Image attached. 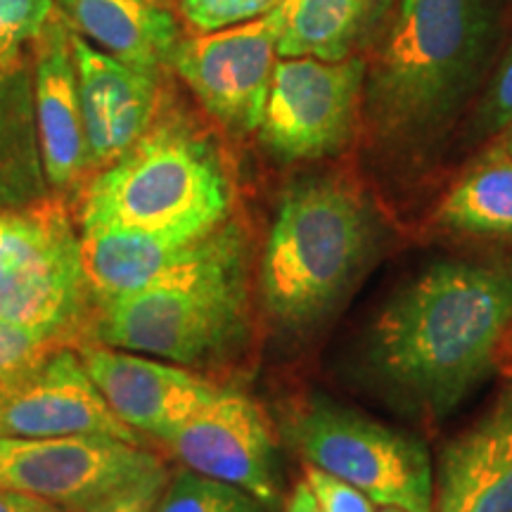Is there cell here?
<instances>
[{
    "label": "cell",
    "mask_w": 512,
    "mask_h": 512,
    "mask_svg": "<svg viewBox=\"0 0 512 512\" xmlns=\"http://www.w3.org/2000/svg\"><path fill=\"white\" fill-rule=\"evenodd\" d=\"M510 328V266L434 261L368 320L354 347V373L392 411L444 420L494 375Z\"/></svg>",
    "instance_id": "obj_1"
},
{
    "label": "cell",
    "mask_w": 512,
    "mask_h": 512,
    "mask_svg": "<svg viewBox=\"0 0 512 512\" xmlns=\"http://www.w3.org/2000/svg\"><path fill=\"white\" fill-rule=\"evenodd\" d=\"M380 252V228L354 190L337 181L292 185L275 211L259 292L278 328L325 323Z\"/></svg>",
    "instance_id": "obj_2"
},
{
    "label": "cell",
    "mask_w": 512,
    "mask_h": 512,
    "mask_svg": "<svg viewBox=\"0 0 512 512\" xmlns=\"http://www.w3.org/2000/svg\"><path fill=\"white\" fill-rule=\"evenodd\" d=\"M230 181L216 147L181 119H162L98 171L81 204V230L117 228L197 238L228 219Z\"/></svg>",
    "instance_id": "obj_3"
},
{
    "label": "cell",
    "mask_w": 512,
    "mask_h": 512,
    "mask_svg": "<svg viewBox=\"0 0 512 512\" xmlns=\"http://www.w3.org/2000/svg\"><path fill=\"white\" fill-rule=\"evenodd\" d=\"M486 0H401L368 79L377 136L415 140L456 110L482 60Z\"/></svg>",
    "instance_id": "obj_4"
},
{
    "label": "cell",
    "mask_w": 512,
    "mask_h": 512,
    "mask_svg": "<svg viewBox=\"0 0 512 512\" xmlns=\"http://www.w3.org/2000/svg\"><path fill=\"white\" fill-rule=\"evenodd\" d=\"M247 247L192 278L98 304L93 342L204 366L238 347L247 332Z\"/></svg>",
    "instance_id": "obj_5"
},
{
    "label": "cell",
    "mask_w": 512,
    "mask_h": 512,
    "mask_svg": "<svg viewBox=\"0 0 512 512\" xmlns=\"http://www.w3.org/2000/svg\"><path fill=\"white\" fill-rule=\"evenodd\" d=\"M285 432L306 463L354 484L380 508L434 512V460L415 434L325 394L306 399Z\"/></svg>",
    "instance_id": "obj_6"
},
{
    "label": "cell",
    "mask_w": 512,
    "mask_h": 512,
    "mask_svg": "<svg viewBox=\"0 0 512 512\" xmlns=\"http://www.w3.org/2000/svg\"><path fill=\"white\" fill-rule=\"evenodd\" d=\"M93 304L81 233L67 209L60 202L0 207V313L76 347Z\"/></svg>",
    "instance_id": "obj_7"
},
{
    "label": "cell",
    "mask_w": 512,
    "mask_h": 512,
    "mask_svg": "<svg viewBox=\"0 0 512 512\" xmlns=\"http://www.w3.org/2000/svg\"><path fill=\"white\" fill-rule=\"evenodd\" d=\"M164 460L145 444L110 437H0V491L86 512Z\"/></svg>",
    "instance_id": "obj_8"
},
{
    "label": "cell",
    "mask_w": 512,
    "mask_h": 512,
    "mask_svg": "<svg viewBox=\"0 0 512 512\" xmlns=\"http://www.w3.org/2000/svg\"><path fill=\"white\" fill-rule=\"evenodd\" d=\"M366 62L283 57L275 62L259 136L275 157L306 162L332 155L354 131Z\"/></svg>",
    "instance_id": "obj_9"
},
{
    "label": "cell",
    "mask_w": 512,
    "mask_h": 512,
    "mask_svg": "<svg viewBox=\"0 0 512 512\" xmlns=\"http://www.w3.org/2000/svg\"><path fill=\"white\" fill-rule=\"evenodd\" d=\"M278 31V10H271L252 22L178 41L169 64L211 117L235 133L256 131L278 62Z\"/></svg>",
    "instance_id": "obj_10"
},
{
    "label": "cell",
    "mask_w": 512,
    "mask_h": 512,
    "mask_svg": "<svg viewBox=\"0 0 512 512\" xmlns=\"http://www.w3.org/2000/svg\"><path fill=\"white\" fill-rule=\"evenodd\" d=\"M164 444L188 470L278 505V448L264 411L247 394L219 387Z\"/></svg>",
    "instance_id": "obj_11"
},
{
    "label": "cell",
    "mask_w": 512,
    "mask_h": 512,
    "mask_svg": "<svg viewBox=\"0 0 512 512\" xmlns=\"http://www.w3.org/2000/svg\"><path fill=\"white\" fill-rule=\"evenodd\" d=\"M0 437H110L143 444L112 411L72 344L0 384Z\"/></svg>",
    "instance_id": "obj_12"
},
{
    "label": "cell",
    "mask_w": 512,
    "mask_h": 512,
    "mask_svg": "<svg viewBox=\"0 0 512 512\" xmlns=\"http://www.w3.org/2000/svg\"><path fill=\"white\" fill-rule=\"evenodd\" d=\"M242 247H247L245 233L235 223H223L197 238L117 228L81 230L83 264L95 304L192 278Z\"/></svg>",
    "instance_id": "obj_13"
},
{
    "label": "cell",
    "mask_w": 512,
    "mask_h": 512,
    "mask_svg": "<svg viewBox=\"0 0 512 512\" xmlns=\"http://www.w3.org/2000/svg\"><path fill=\"white\" fill-rule=\"evenodd\" d=\"M76 351L112 411L140 437L164 441L219 389L195 370L155 356L100 342H79Z\"/></svg>",
    "instance_id": "obj_14"
},
{
    "label": "cell",
    "mask_w": 512,
    "mask_h": 512,
    "mask_svg": "<svg viewBox=\"0 0 512 512\" xmlns=\"http://www.w3.org/2000/svg\"><path fill=\"white\" fill-rule=\"evenodd\" d=\"M88 162L100 171L126 155L155 124L159 107V72L136 67L81 34L72 36Z\"/></svg>",
    "instance_id": "obj_15"
},
{
    "label": "cell",
    "mask_w": 512,
    "mask_h": 512,
    "mask_svg": "<svg viewBox=\"0 0 512 512\" xmlns=\"http://www.w3.org/2000/svg\"><path fill=\"white\" fill-rule=\"evenodd\" d=\"M72 36L67 19L50 17L36 38L38 150L50 188L57 192L76 188L91 171Z\"/></svg>",
    "instance_id": "obj_16"
},
{
    "label": "cell",
    "mask_w": 512,
    "mask_h": 512,
    "mask_svg": "<svg viewBox=\"0 0 512 512\" xmlns=\"http://www.w3.org/2000/svg\"><path fill=\"white\" fill-rule=\"evenodd\" d=\"M434 512H512V387L441 448Z\"/></svg>",
    "instance_id": "obj_17"
},
{
    "label": "cell",
    "mask_w": 512,
    "mask_h": 512,
    "mask_svg": "<svg viewBox=\"0 0 512 512\" xmlns=\"http://www.w3.org/2000/svg\"><path fill=\"white\" fill-rule=\"evenodd\" d=\"M64 17L100 50L136 67L157 69L178 46L171 12L143 0H57Z\"/></svg>",
    "instance_id": "obj_18"
},
{
    "label": "cell",
    "mask_w": 512,
    "mask_h": 512,
    "mask_svg": "<svg viewBox=\"0 0 512 512\" xmlns=\"http://www.w3.org/2000/svg\"><path fill=\"white\" fill-rule=\"evenodd\" d=\"M375 8L377 0H283L278 55L344 60Z\"/></svg>",
    "instance_id": "obj_19"
},
{
    "label": "cell",
    "mask_w": 512,
    "mask_h": 512,
    "mask_svg": "<svg viewBox=\"0 0 512 512\" xmlns=\"http://www.w3.org/2000/svg\"><path fill=\"white\" fill-rule=\"evenodd\" d=\"M437 219L467 235H512V159L465 176L441 202Z\"/></svg>",
    "instance_id": "obj_20"
},
{
    "label": "cell",
    "mask_w": 512,
    "mask_h": 512,
    "mask_svg": "<svg viewBox=\"0 0 512 512\" xmlns=\"http://www.w3.org/2000/svg\"><path fill=\"white\" fill-rule=\"evenodd\" d=\"M152 512H273V508L240 486L181 467L169 477Z\"/></svg>",
    "instance_id": "obj_21"
},
{
    "label": "cell",
    "mask_w": 512,
    "mask_h": 512,
    "mask_svg": "<svg viewBox=\"0 0 512 512\" xmlns=\"http://www.w3.org/2000/svg\"><path fill=\"white\" fill-rule=\"evenodd\" d=\"M69 342L0 313V384L15 380ZM74 347V344H72Z\"/></svg>",
    "instance_id": "obj_22"
},
{
    "label": "cell",
    "mask_w": 512,
    "mask_h": 512,
    "mask_svg": "<svg viewBox=\"0 0 512 512\" xmlns=\"http://www.w3.org/2000/svg\"><path fill=\"white\" fill-rule=\"evenodd\" d=\"M50 17L53 0H0V62H19L22 48L36 41Z\"/></svg>",
    "instance_id": "obj_23"
},
{
    "label": "cell",
    "mask_w": 512,
    "mask_h": 512,
    "mask_svg": "<svg viewBox=\"0 0 512 512\" xmlns=\"http://www.w3.org/2000/svg\"><path fill=\"white\" fill-rule=\"evenodd\" d=\"M283 0H181L183 15L200 34L252 22L278 8Z\"/></svg>",
    "instance_id": "obj_24"
},
{
    "label": "cell",
    "mask_w": 512,
    "mask_h": 512,
    "mask_svg": "<svg viewBox=\"0 0 512 512\" xmlns=\"http://www.w3.org/2000/svg\"><path fill=\"white\" fill-rule=\"evenodd\" d=\"M304 479L316 496L320 512H375V503L361 489L316 465L306 463Z\"/></svg>",
    "instance_id": "obj_25"
},
{
    "label": "cell",
    "mask_w": 512,
    "mask_h": 512,
    "mask_svg": "<svg viewBox=\"0 0 512 512\" xmlns=\"http://www.w3.org/2000/svg\"><path fill=\"white\" fill-rule=\"evenodd\" d=\"M512 124V46L486 91L477 114L479 133H496Z\"/></svg>",
    "instance_id": "obj_26"
},
{
    "label": "cell",
    "mask_w": 512,
    "mask_h": 512,
    "mask_svg": "<svg viewBox=\"0 0 512 512\" xmlns=\"http://www.w3.org/2000/svg\"><path fill=\"white\" fill-rule=\"evenodd\" d=\"M169 477V470L162 467V470L140 477L138 482L119 489L117 494L107 496L105 501L93 505V508L86 512H152L159 501V496L164 494Z\"/></svg>",
    "instance_id": "obj_27"
},
{
    "label": "cell",
    "mask_w": 512,
    "mask_h": 512,
    "mask_svg": "<svg viewBox=\"0 0 512 512\" xmlns=\"http://www.w3.org/2000/svg\"><path fill=\"white\" fill-rule=\"evenodd\" d=\"M19 76H22L19 74V62H0V157L15 143L12 128L22 124L24 119V95L22 91H17V81H22Z\"/></svg>",
    "instance_id": "obj_28"
},
{
    "label": "cell",
    "mask_w": 512,
    "mask_h": 512,
    "mask_svg": "<svg viewBox=\"0 0 512 512\" xmlns=\"http://www.w3.org/2000/svg\"><path fill=\"white\" fill-rule=\"evenodd\" d=\"M0 512H72L43 498L19 494V491H0Z\"/></svg>",
    "instance_id": "obj_29"
},
{
    "label": "cell",
    "mask_w": 512,
    "mask_h": 512,
    "mask_svg": "<svg viewBox=\"0 0 512 512\" xmlns=\"http://www.w3.org/2000/svg\"><path fill=\"white\" fill-rule=\"evenodd\" d=\"M285 512H320L316 496H313L311 486L306 484V479L294 484V489L290 491L285 503Z\"/></svg>",
    "instance_id": "obj_30"
},
{
    "label": "cell",
    "mask_w": 512,
    "mask_h": 512,
    "mask_svg": "<svg viewBox=\"0 0 512 512\" xmlns=\"http://www.w3.org/2000/svg\"><path fill=\"white\" fill-rule=\"evenodd\" d=\"M503 150H505V155L512 157V131H510V136L505 138V143H503Z\"/></svg>",
    "instance_id": "obj_31"
},
{
    "label": "cell",
    "mask_w": 512,
    "mask_h": 512,
    "mask_svg": "<svg viewBox=\"0 0 512 512\" xmlns=\"http://www.w3.org/2000/svg\"><path fill=\"white\" fill-rule=\"evenodd\" d=\"M380 512H406V510H399V508H380Z\"/></svg>",
    "instance_id": "obj_32"
},
{
    "label": "cell",
    "mask_w": 512,
    "mask_h": 512,
    "mask_svg": "<svg viewBox=\"0 0 512 512\" xmlns=\"http://www.w3.org/2000/svg\"><path fill=\"white\" fill-rule=\"evenodd\" d=\"M143 3H159V0H143Z\"/></svg>",
    "instance_id": "obj_33"
}]
</instances>
